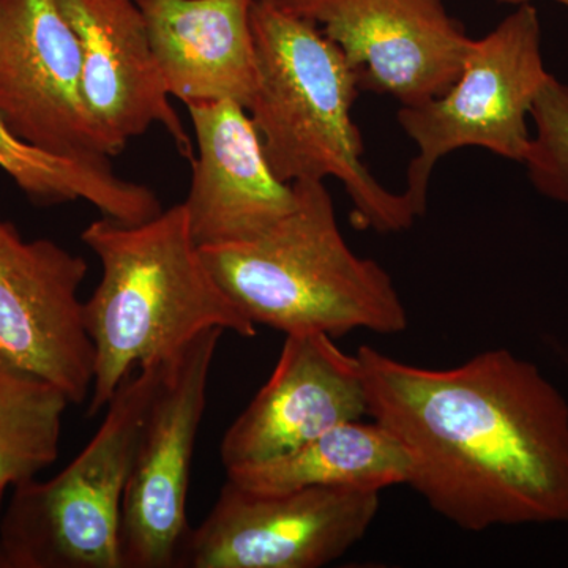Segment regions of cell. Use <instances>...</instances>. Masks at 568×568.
I'll use <instances>...</instances> for the list:
<instances>
[{
    "label": "cell",
    "mask_w": 568,
    "mask_h": 568,
    "mask_svg": "<svg viewBox=\"0 0 568 568\" xmlns=\"http://www.w3.org/2000/svg\"><path fill=\"white\" fill-rule=\"evenodd\" d=\"M355 354L368 416L406 448L407 487L437 515L470 532L568 525V402L536 364L504 347L452 368Z\"/></svg>",
    "instance_id": "1"
},
{
    "label": "cell",
    "mask_w": 568,
    "mask_h": 568,
    "mask_svg": "<svg viewBox=\"0 0 568 568\" xmlns=\"http://www.w3.org/2000/svg\"><path fill=\"white\" fill-rule=\"evenodd\" d=\"M81 239L102 264V280L84 302L95 349L91 416L134 369L173 357L204 332L257 334L205 265L183 203L138 224L102 216Z\"/></svg>",
    "instance_id": "2"
},
{
    "label": "cell",
    "mask_w": 568,
    "mask_h": 568,
    "mask_svg": "<svg viewBox=\"0 0 568 568\" xmlns=\"http://www.w3.org/2000/svg\"><path fill=\"white\" fill-rule=\"evenodd\" d=\"M257 85L248 106L265 156L282 181L336 179L362 230L403 233L418 219L405 193H392L362 160L364 140L353 121L361 85L345 54L317 26L253 0Z\"/></svg>",
    "instance_id": "3"
},
{
    "label": "cell",
    "mask_w": 568,
    "mask_h": 568,
    "mask_svg": "<svg viewBox=\"0 0 568 568\" xmlns=\"http://www.w3.org/2000/svg\"><path fill=\"white\" fill-rule=\"evenodd\" d=\"M297 204L252 241L200 246L227 297L254 325L284 335L403 334L409 315L394 280L349 248L323 181L293 183Z\"/></svg>",
    "instance_id": "4"
},
{
    "label": "cell",
    "mask_w": 568,
    "mask_h": 568,
    "mask_svg": "<svg viewBox=\"0 0 568 568\" xmlns=\"http://www.w3.org/2000/svg\"><path fill=\"white\" fill-rule=\"evenodd\" d=\"M166 361L123 381L99 432L58 476L10 489L0 568H122L123 495Z\"/></svg>",
    "instance_id": "5"
},
{
    "label": "cell",
    "mask_w": 568,
    "mask_h": 568,
    "mask_svg": "<svg viewBox=\"0 0 568 568\" xmlns=\"http://www.w3.org/2000/svg\"><path fill=\"white\" fill-rule=\"evenodd\" d=\"M551 77L541 54L538 11L525 3L484 39L473 41L462 73L447 92L399 108V125L417 145L403 193L418 216L426 211L433 170L448 153L481 148L525 162L530 110Z\"/></svg>",
    "instance_id": "6"
},
{
    "label": "cell",
    "mask_w": 568,
    "mask_h": 568,
    "mask_svg": "<svg viewBox=\"0 0 568 568\" xmlns=\"http://www.w3.org/2000/svg\"><path fill=\"white\" fill-rule=\"evenodd\" d=\"M381 493L310 487L254 491L227 480L190 529L175 568H320L365 537Z\"/></svg>",
    "instance_id": "7"
},
{
    "label": "cell",
    "mask_w": 568,
    "mask_h": 568,
    "mask_svg": "<svg viewBox=\"0 0 568 568\" xmlns=\"http://www.w3.org/2000/svg\"><path fill=\"white\" fill-rule=\"evenodd\" d=\"M223 331L204 332L168 358L142 425L122 503V568H175L186 518L194 444Z\"/></svg>",
    "instance_id": "8"
},
{
    "label": "cell",
    "mask_w": 568,
    "mask_h": 568,
    "mask_svg": "<svg viewBox=\"0 0 568 568\" xmlns=\"http://www.w3.org/2000/svg\"><path fill=\"white\" fill-rule=\"evenodd\" d=\"M0 118L54 155L122 152L85 103L80 44L58 0H0Z\"/></svg>",
    "instance_id": "9"
},
{
    "label": "cell",
    "mask_w": 568,
    "mask_h": 568,
    "mask_svg": "<svg viewBox=\"0 0 568 568\" xmlns=\"http://www.w3.org/2000/svg\"><path fill=\"white\" fill-rule=\"evenodd\" d=\"M345 54L361 91L416 106L457 81L474 39L444 0H274Z\"/></svg>",
    "instance_id": "10"
},
{
    "label": "cell",
    "mask_w": 568,
    "mask_h": 568,
    "mask_svg": "<svg viewBox=\"0 0 568 568\" xmlns=\"http://www.w3.org/2000/svg\"><path fill=\"white\" fill-rule=\"evenodd\" d=\"M84 257L48 239L24 241L0 220V354L82 405L91 396L95 349L80 290Z\"/></svg>",
    "instance_id": "11"
},
{
    "label": "cell",
    "mask_w": 568,
    "mask_h": 568,
    "mask_svg": "<svg viewBox=\"0 0 568 568\" xmlns=\"http://www.w3.org/2000/svg\"><path fill=\"white\" fill-rule=\"evenodd\" d=\"M365 414L357 354H346L323 332L286 335L267 383L224 433V470L280 457Z\"/></svg>",
    "instance_id": "12"
},
{
    "label": "cell",
    "mask_w": 568,
    "mask_h": 568,
    "mask_svg": "<svg viewBox=\"0 0 568 568\" xmlns=\"http://www.w3.org/2000/svg\"><path fill=\"white\" fill-rule=\"evenodd\" d=\"M196 138L192 185L185 205L200 246L252 241L297 204L265 156L248 111L223 102L186 104Z\"/></svg>",
    "instance_id": "13"
},
{
    "label": "cell",
    "mask_w": 568,
    "mask_h": 568,
    "mask_svg": "<svg viewBox=\"0 0 568 568\" xmlns=\"http://www.w3.org/2000/svg\"><path fill=\"white\" fill-rule=\"evenodd\" d=\"M82 59V91L97 122L119 148L162 125L192 162L193 144L149 43L136 0H58Z\"/></svg>",
    "instance_id": "14"
},
{
    "label": "cell",
    "mask_w": 568,
    "mask_h": 568,
    "mask_svg": "<svg viewBox=\"0 0 568 568\" xmlns=\"http://www.w3.org/2000/svg\"><path fill=\"white\" fill-rule=\"evenodd\" d=\"M170 95L231 100L248 110L257 85L253 0H136Z\"/></svg>",
    "instance_id": "15"
},
{
    "label": "cell",
    "mask_w": 568,
    "mask_h": 568,
    "mask_svg": "<svg viewBox=\"0 0 568 568\" xmlns=\"http://www.w3.org/2000/svg\"><path fill=\"white\" fill-rule=\"evenodd\" d=\"M409 469L406 448L387 428L353 420L280 457L226 469V478L254 491L324 487L381 493L407 485Z\"/></svg>",
    "instance_id": "16"
},
{
    "label": "cell",
    "mask_w": 568,
    "mask_h": 568,
    "mask_svg": "<svg viewBox=\"0 0 568 568\" xmlns=\"http://www.w3.org/2000/svg\"><path fill=\"white\" fill-rule=\"evenodd\" d=\"M0 170L31 197L33 203L54 205L88 201L114 222H148L163 211L149 186L125 181L108 159L62 156L41 151L10 132L0 118Z\"/></svg>",
    "instance_id": "17"
},
{
    "label": "cell",
    "mask_w": 568,
    "mask_h": 568,
    "mask_svg": "<svg viewBox=\"0 0 568 568\" xmlns=\"http://www.w3.org/2000/svg\"><path fill=\"white\" fill-rule=\"evenodd\" d=\"M69 396L0 354V504L59 457Z\"/></svg>",
    "instance_id": "18"
},
{
    "label": "cell",
    "mask_w": 568,
    "mask_h": 568,
    "mask_svg": "<svg viewBox=\"0 0 568 568\" xmlns=\"http://www.w3.org/2000/svg\"><path fill=\"white\" fill-rule=\"evenodd\" d=\"M536 134L530 136L525 163L534 186L568 205V88L549 78L530 110Z\"/></svg>",
    "instance_id": "19"
},
{
    "label": "cell",
    "mask_w": 568,
    "mask_h": 568,
    "mask_svg": "<svg viewBox=\"0 0 568 568\" xmlns=\"http://www.w3.org/2000/svg\"><path fill=\"white\" fill-rule=\"evenodd\" d=\"M499 3H508V6H525V3H532L534 0H496ZM555 2L562 3L568 9V0H555Z\"/></svg>",
    "instance_id": "20"
}]
</instances>
